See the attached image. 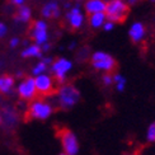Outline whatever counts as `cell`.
I'll return each mask as SVG.
<instances>
[{
	"instance_id": "obj_1",
	"label": "cell",
	"mask_w": 155,
	"mask_h": 155,
	"mask_svg": "<svg viewBox=\"0 0 155 155\" xmlns=\"http://www.w3.org/2000/svg\"><path fill=\"white\" fill-rule=\"evenodd\" d=\"M81 99V93L79 88L71 83H62L59 84L54 93V102L55 106L59 107L64 111H69V109L74 108Z\"/></svg>"
},
{
	"instance_id": "obj_2",
	"label": "cell",
	"mask_w": 155,
	"mask_h": 155,
	"mask_svg": "<svg viewBox=\"0 0 155 155\" xmlns=\"http://www.w3.org/2000/svg\"><path fill=\"white\" fill-rule=\"evenodd\" d=\"M54 102L47 99L46 97H41V98H35L33 101H31L27 107V116L31 120L46 121L54 114Z\"/></svg>"
},
{
	"instance_id": "obj_3",
	"label": "cell",
	"mask_w": 155,
	"mask_h": 155,
	"mask_svg": "<svg viewBox=\"0 0 155 155\" xmlns=\"http://www.w3.org/2000/svg\"><path fill=\"white\" fill-rule=\"evenodd\" d=\"M89 62H90V66L93 68V70H95V71H98L101 74L112 73L116 69V65H117L114 57L111 54L106 52V51H102V50L93 51L90 54Z\"/></svg>"
},
{
	"instance_id": "obj_4",
	"label": "cell",
	"mask_w": 155,
	"mask_h": 155,
	"mask_svg": "<svg viewBox=\"0 0 155 155\" xmlns=\"http://www.w3.org/2000/svg\"><path fill=\"white\" fill-rule=\"evenodd\" d=\"M74 68V62L68 57H57L54 59L50 66V73L52 74L57 84L68 81V76Z\"/></svg>"
},
{
	"instance_id": "obj_5",
	"label": "cell",
	"mask_w": 155,
	"mask_h": 155,
	"mask_svg": "<svg viewBox=\"0 0 155 155\" xmlns=\"http://www.w3.org/2000/svg\"><path fill=\"white\" fill-rule=\"evenodd\" d=\"M128 8L126 0H108L106 5V15L107 19L114 23H121L125 21L128 14Z\"/></svg>"
},
{
	"instance_id": "obj_6",
	"label": "cell",
	"mask_w": 155,
	"mask_h": 155,
	"mask_svg": "<svg viewBox=\"0 0 155 155\" xmlns=\"http://www.w3.org/2000/svg\"><path fill=\"white\" fill-rule=\"evenodd\" d=\"M15 93L22 102H31L37 98V88L35 83V76H24L22 78L15 87Z\"/></svg>"
},
{
	"instance_id": "obj_7",
	"label": "cell",
	"mask_w": 155,
	"mask_h": 155,
	"mask_svg": "<svg viewBox=\"0 0 155 155\" xmlns=\"http://www.w3.org/2000/svg\"><path fill=\"white\" fill-rule=\"evenodd\" d=\"M60 144L62 147V153L66 155H78L80 151V143L78 135L68 128H64L59 132Z\"/></svg>"
},
{
	"instance_id": "obj_8",
	"label": "cell",
	"mask_w": 155,
	"mask_h": 155,
	"mask_svg": "<svg viewBox=\"0 0 155 155\" xmlns=\"http://www.w3.org/2000/svg\"><path fill=\"white\" fill-rule=\"evenodd\" d=\"M65 22L71 29L79 31L85 25L87 18L84 14V9L80 6L79 3L71 5L65 13Z\"/></svg>"
},
{
	"instance_id": "obj_9",
	"label": "cell",
	"mask_w": 155,
	"mask_h": 155,
	"mask_svg": "<svg viewBox=\"0 0 155 155\" xmlns=\"http://www.w3.org/2000/svg\"><path fill=\"white\" fill-rule=\"evenodd\" d=\"M35 83L37 88V93L40 97H50L56 90V80L51 73H43L41 75L35 76Z\"/></svg>"
},
{
	"instance_id": "obj_10",
	"label": "cell",
	"mask_w": 155,
	"mask_h": 155,
	"mask_svg": "<svg viewBox=\"0 0 155 155\" xmlns=\"http://www.w3.org/2000/svg\"><path fill=\"white\" fill-rule=\"evenodd\" d=\"M29 36L32 41L40 45V46L47 43L50 40V33H48V24L46 19H37V21H35L29 29Z\"/></svg>"
},
{
	"instance_id": "obj_11",
	"label": "cell",
	"mask_w": 155,
	"mask_h": 155,
	"mask_svg": "<svg viewBox=\"0 0 155 155\" xmlns=\"http://www.w3.org/2000/svg\"><path fill=\"white\" fill-rule=\"evenodd\" d=\"M2 116H3L2 126L5 128V130H13V128H15L17 125L19 124V114L14 107H12V106L3 107Z\"/></svg>"
},
{
	"instance_id": "obj_12",
	"label": "cell",
	"mask_w": 155,
	"mask_h": 155,
	"mask_svg": "<svg viewBox=\"0 0 155 155\" xmlns=\"http://www.w3.org/2000/svg\"><path fill=\"white\" fill-rule=\"evenodd\" d=\"M128 37L134 43H141L147 35L146 31V25L143 22H134L131 25L128 27Z\"/></svg>"
},
{
	"instance_id": "obj_13",
	"label": "cell",
	"mask_w": 155,
	"mask_h": 155,
	"mask_svg": "<svg viewBox=\"0 0 155 155\" xmlns=\"http://www.w3.org/2000/svg\"><path fill=\"white\" fill-rule=\"evenodd\" d=\"M61 14L60 5L56 0H50L46 4H43L41 8V15L43 19H55L59 18Z\"/></svg>"
},
{
	"instance_id": "obj_14",
	"label": "cell",
	"mask_w": 155,
	"mask_h": 155,
	"mask_svg": "<svg viewBox=\"0 0 155 155\" xmlns=\"http://www.w3.org/2000/svg\"><path fill=\"white\" fill-rule=\"evenodd\" d=\"M15 78L9 74L0 75V94L10 95L15 89Z\"/></svg>"
},
{
	"instance_id": "obj_15",
	"label": "cell",
	"mask_w": 155,
	"mask_h": 155,
	"mask_svg": "<svg viewBox=\"0 0 155 155\" xmlns=\"http://www.w3.org/2000/svg\"><path fill=\"white\" fill-rule=\"evenodd\" d=\"M52 61H54V59L51 56H45V57L42 56L41 59L33 65V68H32V70H31L32 76H37V75H41L43 73H48Z\"/></svg>"
},
{
	"instance_id": "obj_16",
	"label": "cell",
	"mask_w": 155,
	"mask_h": 155,
	"mask_svg": "<svg viewBox=\"0 0 155 155\" xmlns=\"http://www.w3.org/2000/svg\"><path fill=\"white\" fill-rule=\"evenodd\" d=\"M106 0H85L83 4V9L87 14H94V13L106 12Z\"/></svg>"
},
{
	"instance_id": "obj_17",
	"label": "cell",
	"mask_w": 155,
	"mask_h": 155,
	"mask_svg": "<svg viewBox=\"0 0 155 155\" xmlns=\"http://www.w3.org/2000/svg\"><path fill=\"white\" fill-rule=\"evenodd\" d=\"M21 56L23 59H41L43 56L42 47L37 43H27L25 47L22 50Z\"/></svg>"
},
{
	"instance_id": "obj_18",
	"label": "cell",
	"mask_w": 155,
	"mask_h": 155,
	"mask_svg": "<svg viewBox=\"0 0 155 155\" xmlns=\"http://www.w3.org/2000/svg\"><path fill=\"white\" fill-rule=\"evenodd\" d=\"M108 21L107 15L104 12H101V13H94V14H89L87 22L89 24V27L92 29H101L103 28L104 23Z\"/></svg>"
},
{
	"instance_id": "obj_19",
	"label": "cell",
	"mask_w": 155,
	"mask_h": 155,
	"mask_svg": "<svg viewBox=\"0 0 155 155\" xmlns=\"http://www.w3.org/2000/svg\"><path fill=\"white\" fill-rule=\"evenodd\" d=\"M14 21L17 23H22V24L29 23L32 21V9L25 4L18 6V9L14 14Z\"/></svg>"
},
{
	"instance_id": "obj_20",
	"label": "cell",
	"mask_w": 155,
	"mask_h": 155,
	"mask_svg": "<svg viewBox=\"0 0 155 155\" xmlns=\"http://www.w3.org/2000/svg\"><path fill=\"white\" fill-rule=\"evenodd\" d=\"M113 87L118 93H122L127 87V79L124 74L116 73L113 74Z\"/></svg>"
},
{
	"instance_id": "obj_21",
	"label": "cell",
	"mask_w": 155,
	"mask_h": 155,
	"mask_svg": "<svg viewBox=\"0 0 155 155\" xmlns=\"http://www.w3.org/2000/svg\"><path fill=\"white\" fill-rule=\"evenodd\" d=\"M145 139H146L147 143H150V144L155 143V121H153L151 124L147 126L146 134H145Z\"/></svg>"
},
{
	"instance_id": "obj_22",
	"label": "cell",
	"mask_w": 155,
	"mask_h": 155,
	"mask_svg": "<svg viewBox=\"0 0 155 155\" xmlns=\"http://www.w3.org/2000/svg\"><path fill=\"white\" fill-rule=\"evenodd\" d=\"M102 84L104 87H113V74L111 73L102 74Z\"/></svg>"
},
{
	"instance_id": "obj_23",
	"label": "cell",
	"mask_w": 155,
	"mask_h": 155,
	"mask_svg": "<svg viewBox=\"0 0 155 155\" xmlns=\"http://www.w3.org/2000/svg\"><path fill=\"white\" fill-rule=\"evenodd\" d=\"M114 27H116V23L114 22H111V21H107L106 23H104V25H103V31L104 32H112L113 29H114Z\"/></svg>"
},
{
	"instance_id": "obj_24",
	"label": "cell",
	"mask_w": 155,
	"mask_h": 155,
	"mask_svg": "<svg viewBox=\"0 0 155 155\" xmlns=\"http://www.w3.org/2000/svg\"><path fill=\"white\" fill-rule=\"evenodd\" d=\"M19 45H21V40H19V37H13L9 40V47L10 48H15L18 47Z\"/></svg>"
},
{
	"instance_id": "obj_25",
	"label": "cell",
	"mask_w": 155,
	"mask_h": 155,
	"mask_svg": "<svg viewBox=\"0 0 155 155\" xmlns=\"http://www.w3.org/2000/svg\"><path fill=\"white\" fill-rule=\"evenodd\" d=\"M6 33H8V27H6V24L0 22V40L2 38H4L6 36Z\"/></svg>"
},
{
	"instance_id": "obj_26",
	"label": "cell",
	"mask_w": 155,
	"mask_h": 155,
	"mask_svg": "<svg viewBox=\"0 0 155 155\" xmlns=\"http://www.w3.org/2000/svg\"><path fill=\"white\" fill-rule=\"evenodd\" d=\"M27 0H10V3L13 4V5H15V6H21V5H23Z\"/></svg>"
},
{
	"instance_id": "obj_27",
	"label": "cell",
	"mask_w": 155,
	"mask_h": 155,
	"mask_svg": "<svg viewBox=\"0 0 155 155\" xmlns=\"http://www.w3.org/2000/svg\"><path fill=\"white\" fill-rule=\"evenodd\" d=\"M42 51H43V54L45 52H48V51L51 50V45H50V42H47V43H45V45H42Z\"/></svg>"
},
{
	"instance_id": "obj_28",
	"label": "cell",
	"mask_w": 155,
	"mask_h": 155,
	"mask_svg": "<svg viewBox=\"0 0 155 155\" xmlns=\"http://www.w3.org/2000/svg\"><path fill=\"white\" fill-rule=\"evenodd\" d=\"M76 46H78L76 42H75V41H71V42H70V45H69V50H70V51H74V50L76 48Z\"/></svg>"
},
{
	"instance_id": "obj_29",
	"label": "cell",
	"mask_w": 155,
	"mask_h": 155,
	"mask_svg": "<svg viewBox=\"0 0 155 155\" xmlns=\"http://www.w3.org/2000/svg\"><path fill=\"white\" fill-rule=\"evenodd\" d=\"M126 2H127V4H128V5H135L136 3H139L140 0H126Z\"/></svg>"
},
{
	"instance_id": "obj_30",
	"label": "cell",
	"mask_w": 155,
	"mask_h": 155,
	"mask_svg": "<svg viewBox=\"0 0 155 155\" xmlns=\"http://www.w3.org/2000/svg\"><path fill=\"white\" fill-rule=\"evenodd\" d=\"M3 124V116H2V109H0V126Z\"/></svg>"
},
{
	"instance_id": "obj_31",
	"label": "cell",
	"mask_w": 155,
	"mask_h": 155,
	"mask_svg": "<svg viewBox=\"0 0 155 155\" xmlns=\"http://www.w3.org/2000/svg\"><path fill=\"white\" fill-rule=\"evenodd\" d=\"M2 101H3V94H0V103H2Z\"/></svg>"
},
{
	"instance_id": "obj_32",
	"label": "cell",
	"mask_w": 155,
	"mask_h": 155,
	"mask_svg": "<svg viewBox=\"0 0 155 155\" xmlns=\"http://www.w3.org/2000/svg\"><path fill=\"white\" fill-rule=\"evenodd\" d=\"M125 155H137V154H125Z\"/></svg>"
},
{
	"instance_id": "obj_33",
	"label": "cell",
	"mask_w": 155,
	"mask_h": 155,
	"mask_svg": "<svg viewBox=\"0 0 155 155\" xmlns=\"http://www.w3.org/2000/svg\"><path fill=\"white\" fill-rule=\"evenodd\" d=\"M60 155H66V154H65V153H61V154H60Z\"/></svg>"
},
{
	"instance_id": "obj_34",
	"label": "cell",
	"mask_w": 155,
	"mask_h": 155,
	"mask_svg": "<svg viewBox=\"0 0 155 155\" xmlns=\"http://www.w3.org/2000/svg\"><path fill=\"white\" fill-rule=\"evenodd\" d=\"M150 2H151V3H155V0H150Z\"/></svg>"
},
{
	"instance_id": "obj_35",
	"label": "cell",
	"mask_w": 155,
	"mask_h": 155,
	"mask_svg": "<svg viewBox=\"0 0 155 155\" xmlns=\"http://www.w3.org/2000/svg\"><path fill=\"white\" fill-rule=\"evenodd\" d=\"M0 68H2V61H0Z\"/></svg>"
}]
</instances>
